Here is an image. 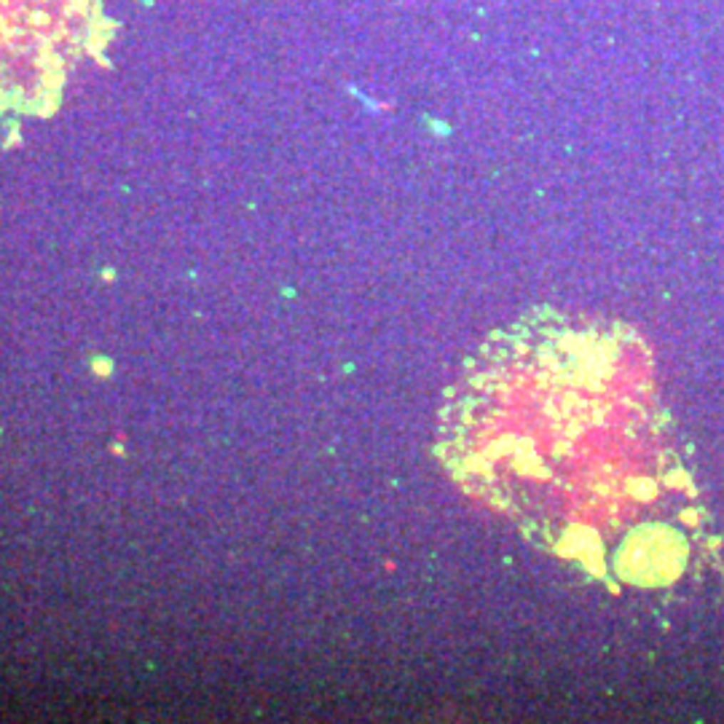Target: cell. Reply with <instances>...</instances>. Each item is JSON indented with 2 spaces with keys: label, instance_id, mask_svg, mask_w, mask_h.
<instances>
[{
  "label": "cell",
  "instance_id": "obj_2",
  "mask_svg": "<svg viewBox=\"0 0 724 724\" xmlns=\"http://www.w3.org/2000/svg\"><path fill=\"white\" fill-rule=\"evenodd\" d=\"M97 0H0V89L65 78L86 49Z\"/></svg>",
  "mask_w": 724,
  "mask_h": 724
},
{
  "label": "cell",
  "instance_id": "obj_1",
  "mask_svg": "<svg viewBox=\"0 0 724 724\" xmlns=\"http://www.w3.org/2000/svg\"><path fill=\"white\" fill-rule=\"evenodd\" d=\"M625 330L606 320L531 312L494 333L443 411V454L462 486L513 515L536 545L606 579L614 534L646 480L625 478Z\"/></svg>",
  "mask_w": 724,
  "mask_h": 724
}]
</instances>
